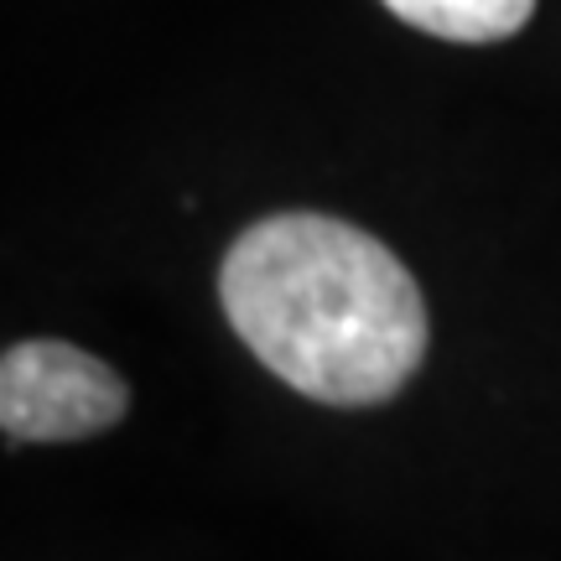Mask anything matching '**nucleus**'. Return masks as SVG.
<instances>
[{"label": "nucleus", "instance_id": "nucleus-1", "mask_svg": "<svg viewBox=\"0 0 561 561\" xmlns=\"http://www.w3.org/2000/svg\"><path fill=\"white\" fill-rule=\"evenodd\" d=\"M229 328L291 390L322 405H380L426 359L416 276L333 214H271L219 271Z\"/></svg>", "mask_w": 561, "mask_h": 561}, {"label": "nucleus", "instance_id": "nucleus-2", "mask_svg": "<svg viewBox=\"0 0 561 561\" xmlns=\"http://www.w3.org/2000/svg\"><path fill=\"white\" fill-rule=\"evenodd\" d=\"M130 411V390L104 359L58 339L11 343L0 359V426L11 442H83Z\"/></svg>", "mask_w": 561, "mask_h": 561}, {"label": "nucleus", "instance_id": "nucleus-3", "mask_svg": "<svg viewBox=\"0 0 561 561\" xmlns=\"http://www.w3.org/2000/svg\"><path fill=\"white\" fill-rule=\"evenodd\" d=\"M385 11L442 42H504L536 16V0H385Z\"/></svg>", "mask_w": 561, "mask_h": 561}]
</instances>
